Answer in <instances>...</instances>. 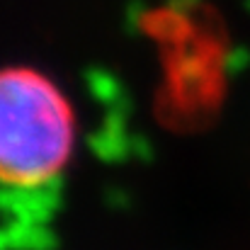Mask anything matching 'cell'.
I'll list each match as a JSON object with an SVG mask.
<instances>
[{
  "label": "cell",
  "mask_w": 250,
  "mask_h": 250,
  "mask_svg": "<svg viewBox=\"0 0 250 250\" xmlns=\"http://www.w3.org/2000/svg\"><path fill=\"white\" fill-rule=\"evenodd\" d=\"M78 141L73 102L42 68L15 63L0 73V180L32 192L59 180Z\"/></svg>",
  "instance_id": "6da1fadb"
}]
</instances>
